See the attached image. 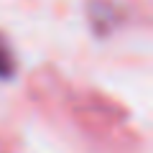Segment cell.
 <instances>
[{"label":"cell","instance_id":"cell-1","mask_svg":"<svg viewBox=\"0 0 153 153\" xmlns=\"http://www.w3.org/2000/svg\"><path fill=\"white\" fill-rule=\"evenodd\" d=\"M16 71V59H13V49L5 41V36L0 33V79H8V76Z\"/></svg>","mask_w":153,"mask_h":153}]
</instances>
